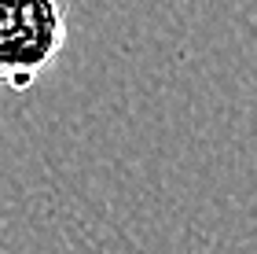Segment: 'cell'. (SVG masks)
<instances>
[{
    "label": "cell",
    "mask_w": 257,
    "mask_h": 254,
    "mask_svg": "<svg viewBox=\"0 0 257 254\" xmlns=\"http://www.w3.org/2000/svg\"><path fill=\"white\" fill-rule=\"evenodd\" d=\"M66 37L63 0H0V89H33L63 55Z\"/></svg>",
    "instance_id": "1"
}]
</instances>
